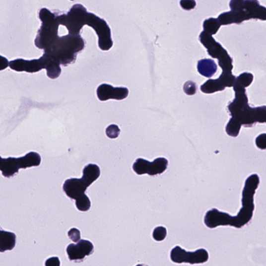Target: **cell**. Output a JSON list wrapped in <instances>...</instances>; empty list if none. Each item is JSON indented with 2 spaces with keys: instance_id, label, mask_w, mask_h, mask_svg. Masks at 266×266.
<instances>
[{
  "instance_id": "cell-1",
  "label": "cell",
  "mask_w": 266,
  "mask_h": 266,
  "mask_svg": "<svg viewBox=\"0 0 266 266\" xmlns=\"http://www.w3.org/2000/svg\"><path fill=\"white\" fill-rule=\"evenodd\" d=\"M234 90L236 97L228 106L232 117L225 130L228 135L236 137L239 135L242 126L252 127L257 123H266V107H251L248 104L246 88L234 86Z\"/></svg>"
},
{
  "instance_id": "cell-2",
  "label": "cell",
  "mask_w": 266,
  "mask_h": 266,
  "mask_svg": "<svg viewBox=\"0 0 266 266\" xmlns=\"http://www.w3.org/2000/svg\"><path fill=\"white\" fill-rule=\"evenodd\" d=\"M85 42L81 35L59 36L44 53L51 55L61 65L66 66L74 63L77 53L82 51Z\"/></svg>"
},
{
  "instance_id": "cell-3",
  "label": "cell",
  "mask_w": 266,
  "mask_h": 266,
  "mask_svg": "<svg viewBox=\"0 0 266 266\" xmlns=\"http://www.w3.org/2000/svg\"><path fill=\"white\" fill-rule=\"evenodd\" d=\"M101 175L99 166L94 164H88L84 168L81 179H70L66 180L63 190L68 197L76 200L86 195L87 188L97 180Z\"/></svg>"
},
{
  "instance_id": "cell-4",
  "label": "cell",
  "mask_w": 266,
  "mask_h": 266,
  "mask_svg": "<svg viewBox=\"0 0 266 266\" xmlns=\"http://www.w3.org/2000/svg\"><path fill=\"white\" fill-rule=\"evenodd\" d=\"M39 15L42 26L38 32L35 45L39 49L45 50L59 36L60 25L57 19V15L46 8H42Z\"/></svg>"
},
{
  "instance_id": "cell-5",
  "label": "cell",
  "mask_w": 266,
  "mask_h": 266,
  "mask_svg": "<svg viewBox=\"0 0 266 266\" xmlns=\"http://www.w3.org/2000/svg\"><path fill=\"white\" fill-rule=\"evenodd\" d=\"M82 26L88 25L92 27L98 37V46L103 51H108L113 46L111 30L106 21L95 14L87 12L84 8L80 14Z\"/></svg>"
},
{
  "instance_id": "cell-6",
  "label": "cell",
  "mask_w": 266,
  "mask_h": 266,
  "mask_svg": "<svg viewBox=\"0 0 266 266\" xmlns=\"http://www.w3.org/2000/svg\"><path fill=\"white\" fill-rule=\"evenodd\" d=\"M199 40L207 49L209 55L218 60V65L223 69V72H231L234 67L232 65L233 60L221 44L217 42L212 36L204 31L200 35Z\"/></svg>"
},
{
  "instance_id": "cell-7",
  "label": "cell",
  "mask_w": 266,
  "mask_h": 266,
  "mask_svg": "<svg viewBox=\"0 0 266 266\" xmlns=\"http://www.w3.org/2000/svg\"><path fill=\"white\" fill-rule=\"evenodd\" d=\"M170 258L175 263L194 265L206 263L208 260L209 255L204 249H200L195 252H188L180 246H176L171 251Z\"/></svg>"
},
{
  "instance_id": "cell-8",
  "label": "cell",
  "mask_w": 266,
  "mask_h": 266,
  "mask_svg": "<svg viewBox=\"0 0 266 266\" xmlns=\"http://www.w3.org/2000/svg\"><path fill=\"white\" fill-rule=\"evenodd\" d=\"M168 165V159L164 158H157L152 162L139 158L133 164V169L138 175L147 174L154 176L164 172L167 170Z\"/></svg>"
},
{
  "instance_id": "cell-9",
  "label": "cell",
  "mask_w": 266,
  "mask_h": 266,
  "mask_svg": "<svg viewBox=\"0 0 266 266\" xmlns=\"http://www.w3.org/2000/svg\"><path fill=\"white\" fill-rule=\"evenodd\" d=\"M94 251L93 244L88 240H81L76 245L70 244L66 248V253L71 261H81L89 256Z\"/></svg>"
},
{
  "instance_id": "cell-10",
  "label": "cell",
  "mask_w": 266,
  "mask_h": 266,
  "mask_svg": "<svg viewBox=\"0 0 266 266\" xmlns=\"http://www.w3.org/2000/svg\"><path fill=\"white\" fill-rule=\"evenodd\" d=\"M129 93L126 87H114L107 84L100 85L97 90V97L101 101H106L109 99L123 100L128 96Z\"/></svg>"
},
{
  "instance_id": "cell-11",
  "label": "cell",
  "mask_w": 266,
  "mask_h": 266,
  "mask_svg": "<svg viewBox=\"0 0 266 266\" xmlns=\"http://www.w3.org/2000/svg\"><path fill=\"white\" fill-rule=\"evenodd\" d=\"M9 67L18 72H37L44 69L41 59L26 61L17 59L9 62Z\"/></svg>"
},
{
  "instance_id": "cell-12",
  "label": "cell",
  "mask_w": 266,
  "mask_h": 266,
  "mask_svg": "<svg viewBox=\"0 0 266 266\" xmlns=\"http://www.w3.org/2000/svg\"><path fill=\"white\" fill-rule=\"evenodd\" d=\"M252 19L250 13L245 9L240 10H231L220 14L217 19L220 25H228L231 24H240L243 21Z\"/></svg>"
},
{
  "instance_id": "cell-13",
  "label": "cell",
  "mask_w": 266,
  "mask_h": 266,
  "mask_svg": "<svg viewBox=\"0 0 266 266\" xmlns=\"http://www.w3.org/2000/svg\"><path fill=\"white\" fill-rule=\"evenodd\" d=\"M41 58L44 65V69L47 70V75L50 78L52 79L58 78L62 72L60 63L46 53H44Z\"/></svg>"
},
{
  "instance_id": "cell-14",
  "label": "cell",
  "mask_w": 266,
  "mask_h": 266,
  "mask_svg": "<svg viewBox=\"0 0 266 266\" xmlns=\"http://www.w3.org/2000/svg\"><path fill=\"white\" fill-rule=\"evenodd\" d=\"M21 168H23L21 158H9L6 159L1 158L0 160V170L2 171L3 175L5 177L13 176Z\"/></svg>"
},
{
  "instance_id": "cell-15",
  "label": "cell",
  "mask_w": 266,
  "mask_h": 266,
  "mask_svg": "<svg viewBox=\"0 0 266 266\" xmlns=\"http://www.w3.org/2000/svg\"><path fill=\"white\" fill-rule=\"evenodd\" d=\"M16 239L14 233L0 230V252L12 250L16 245Z\"/></svg>"
},
{
  "instance_id": "cell-16",
  "label": "cell",
  "mask_w": 266,
  "mask_h": 266,
  "mask_svg": "<svg viewBox=\"0 0 266 266\" xmlns=\"http://www.w3.org/2000/svg\"><path fill=\"white\" fill-rule=\"evenodd\" d=\"M197 68L198 72L202 75L210 77L217 71V66L212 60L204 59L198 61Z\"/></svg>"
},
{
  "instance_id": "cell-17",
  "label": "cell",
  "mask_w": 266,
  "mask_h": 266,
  "mask_svg": "<svg viewBox=\"0 0 266 266\" xmlns=\"http://www.w3.org/2000/svg\"><path fill=\"white\" fill-rule=\"evenodd\" d=\"M225 87L217 79H209L201 86V90L206 94H212L218 91H223Z\"/></svg>"
},
{
  "instance_id": "cell-18",
  "label": "cell",
  "mask_w": 266,
  "mask_h": 266,
  "mask_svg": "<svg viewBox=\"0 0 266 266\" xmlns=\"http://www.w3.org/2000/svg\"><path fill=\"white\" fill-rule=\"evenodd\" d=\"M21 158L24 169L39 166L41 160L40 155L34 152H30L26 156Z\"/></svg>"
},
{
  "instance_id": "cell-19",
  "label": "cell",
  "mask_w": 266,
  "mask_h": 266,
  "mask_svg": "<svg viewBox=\"0 0 266 266\" xmlns=\"http://www.w3.org/2000/svg\"><path fill=\"white\" fill-rule=\"evenodd\" d=\"M221 25L217 19L210 18L204 20L203 23L204 31L210 35H215Z\"/></svg>"
},
{
  "instance_id": "cell-20",
  "label": "cell",
  "mask_w": 266,
  "mask_h": 266,
  "mask_svg": "<svg viewBox=\"0 0 266 266\" xmlns=\"http://www.w3.org/2000/svg\"><path fill=\"white\" fill-rule=\"evenodd\" d=\"M218 80L225 87H230L234 86L236 77L232 72H223Z\"/></svg>"
},
{
  "instance_id": "cell-21",
  "label": "cell",
  "mask_w": 266,
  "mask_h": 266,
  "mask_svg": "<svg viewBox=\"0 0 266 266\" xmlns=\"http://www.w3.org/2000/svg\"><path fill=\"white\" fill-rule=\"evenodd\" d=\"M253 75L250 73L245 72L241 74L236 78V82L243 88L250 86L253 81Z\"/></svg>"
},
{
  "instance_id": "cell-22",
  "label": "cell",
  "mask_w": 266,
  "mask_h": 266,
  "mask_svg": "<svg viewBox=\"0 0 266 266\" xmlns=\"http://www.w3.org/2000/svg\"><path fill=\"white\" fill-rule=\"evenodd\" d=\"M75 201L76 206L80 211H87L91 207V203L90 200L86 195L77 199Z\"/></svg>"
},
{
  "instance_id": "cell-23",
  "label": "cell",
  "mask_w": 266,
  "mask_h": 266,
  "mask_svg": "<svg viewBox=\"0 0 266 266\" xmlns=\"http://www.w3.org/2000/svg\"><path fill=\"white\" fill-rule=\"evenodd\" d=\"M167 236V230L162 226L157 227L153 231L152 236L155 240L162 241Z\"/></svg>"
},
{
  "instance_id": "cell-24",
  "label": "cell",
  "mask_w": 266,
  "mask_h": 266,
  "mask_svg": "<svg viewBox=\"0 0 266 266\" xmlns=\"http://www.w3.org/2000/svg\"><path fill=\"white\" fill-rule=\"evenodd\" d=\"M120 130L119 127L114 125L109 126L106 129L107 135L111 138H117L120 134Z\"/></svg>"
},
{
  "instance_id": "cell-25",
  "label": "cell",
  "mask_w": 266,
  "mask_h": 266,
  "mask_svg": "<svg viewBox=\"0 0 266 266\" xmlns=\"http://www.w3.org/2000/svg\"><path fill=\"white\" fill-rule=\"evenodd\" d=\"M184 91L188 95H193L196 93V84L193 81H188L184 85Z\"/></svg>"
},
{
  "instance_id": "cell-26",
  "label": "cell",
  "mask_w": 266,
  "mask_h": 266,
  "mask_svg": "<svg viewBox=\"0 0 266 266\" xmlns=\"http://www.w3.org/2000/svg\"><path fill=\"white\" fill-rule=\"evenodd\" d=\"M256 144L257 147L261 150L266 148V135L265 133L259 135L256 139Z\"/></svg>"
},
{
  "instance_id": "cell-27",
  "label": "cell",
  "mask_w": 266,
  "mask_h": 266,
  "mask_svg": "<svg viewBox=\"0 0 266 266\" xmlns=\"http://www.w3.org/2000/svg\"><path fill=\"white\" fill-rule=\"evenodd\" d=\"M68 235L69 238L74 242H77L80 240V231L77 229H71L69 231Z\"/></svg>"
},
{
  "instance_id": "cell-28",
  "label": "cell",
  "mask_w": 266,
  "mask_h": 266,
  "mask_svg": "<svg viewBox=\"0 0 266 266\" xmlns=\"http://www.w3.org/2000/svg\"><path fill=\"white\" fill-rule=\"evenodd\" d=\"M244 0H231L229 6L231 10H240L243 9Z\"/></svg>"
},
{
  "instance_id": "cell-29",
  "label": "cell",
  "mask_w": 266,
  "mask_h": 266,
  "mask_svg": "<svg viewBox=\"0 0 266 266\" xmlns=\"http://www.w3.org/2000/svg\"><path fill=\"white\" fill-rule=\"evenodd\" d=\"M180 5L184 9L190 10L196 7V2L194 0H182Z\"/></svg>"
},
{
  "instance_id": "cell-30",
  "label": "cell",
  "mask_w": 266,
  "mask_h": 266,
  "mask_svg": "<svg viewBox=\"0 0 266 266\" xmlns=\"http://www.w3.org/2000/svg\"><path fill=\"white\" fill-rule=\"evenodd\" d=\"M46 266H60L61 262L58 257H53L47 260Z\"/></svg>"
},
{
  "instance_id": "cell-31",
  "label": "cell",
  "mask_w": 266,
  "mask_h": 266,
  "mask_svg": "<svg viewBox=\"0 0 266 266\" xmlns=\"http://www.w3.org/2000/svg\"><path fill=\"white\" fill-rule=\"evenodd\" d=\"M9 66L8 60L0 55V71L5 69Z\"/></svg>"
},
{
  "instance_id": "cell-32",
  "label": "cell",
  "mask_w": 266,
  "mask_h": 266,
  "mask_svg": "<svg viewBox=\"0 0 266 266\" xmlns=\"http://www.w3.org/2000/svg\"><path fill=\"white\" fill-rule=\"evenodd\" d=\"M136 266H148L143 265V264H139V265H137Z\"/></svg>"
},
{
  "instance_id": "cell-33",
  "label": "cell",
  "mask_w": 266,
  "mask_h": 266,
  "mask_svg": "<svg viewBox=\"0 0 266 266\" xmlns=\"http://www.w3.org/2000/svg\"><path fill=\"white\" fill-rule=\"evenodd\" d=\"M1 157H0V160H1Z\"/></svg>"
},
{
  "instance_id": "cell-34",
  "label": "cell",
  "mask_w": 266,
  "mask_h": 266,
  "mask_svg": "<svg viewBox=\"0 0 266 266\" xmlns=\"http://www.w3.org/2000/svg\"></svg>"
}]
</instances>
